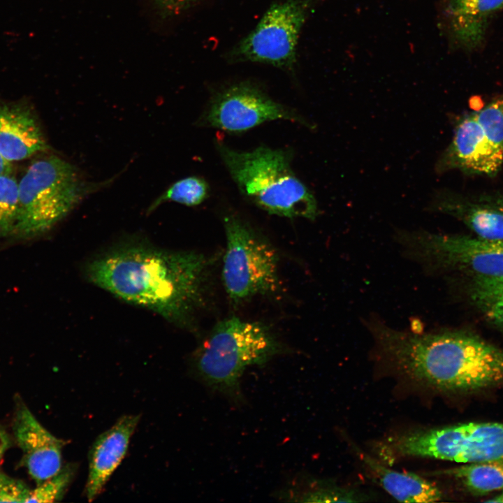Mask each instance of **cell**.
I'll list each match as a JSON object with an SVG mask.
<instances>
[{
    "mask_svg": "<svg viewBox=\"0 0 503 503\" xmlns=\"http://www.w3.org/2000/svg\"><path fill=\"white\" fill-rule=\"evenodd\" d=\"M487 502H503V493L496 496L494 499L488 500Z\"/></svg>",
    "mask_w": 503,
    "mask_h": 503,
    "instance_id": "83f0119b",
    "label": "cell"
},
{
    "mask_svg": "<svg viewBox=\"0 0 503 503\" xmlns=\"http://www.w3.org/2000/svg\"><path fill=\"white\" fill-rule=\"evenodd\" d=\"M140 415H124L94 441L89 452L88 476L85 495L94 500L125 457Z\"/></svg>",
    "mask_w": 503,
    "mask_h": 503,
    "instance_id": "5bb4252c",
    "label": "cell"
},
{
    "mask_svg": "<svg viewBox=\"0 0 503 503\" xmlns=\"http://www.w3.org/2000/svg\"><path fill=\"white\" fill-rule=\"evenodd\" d=\"M198 0H153L157 8L166 15L178 14Z\"/></svg>",
    "mask_w": 503,
    "mask_h": 503,
    "instance_id": "d4e9b609",
    "label": "cell"
},
{
    "mask_svg": "<svg viewBox=\"0 0 503 503\" xmlns=\"http://www.w3.org/2000/svg\"><path fill=\"white\" fill-rule=\"evenodd\" d=\"M219 156L241 194L269 214L314 220L319 214L312 191L296 176L289 150L261 145L237 150L217 141Z\"/></svg>",
    "mask_w": 503,
    "mask_h": 503,
    "instance_id": "3957f363",
    "label": "cell"
},
{
    "mask_svg": "<svg viewBox=\"0 0 503 503\" xmlns=\"http://www.w3.org/2000/svg\"><path fill=\"white\" fill-rule=\"evenodd\" d=\"M400 240L419 261L462 272L471 279L503 277V242L476 235L404 233Z\"/></svg>",
    "mask_w": 503,
    "mask_h": 503,
    "instance_id": "ba28073f",
    "label": "cell"
},
{
    "mask_svg": "<svg viewBox=\"0 0 503 503\" xmlns=\"http://www.w3.org/2000/svg\"><path fill=\"white\" fill-rule=\"evenodd\" d=\"M210 186L207 182L198 176H189L172 184L149 207L151 212L164 202L172 201L186 206H196L209 196Z\"/></svg>",
    "mask_w": 503,
    "mask_h": 503,
    "instance_id": "ffe728a7",
    "label": "cell"
},
{
    "mask_svg": "<svg viewBox=\"0 0 503 503\" xmlns=\"http://www.w3.org/2000/svg\"><path fill=\"white\" fill-rule=\"evenodd\" d=\"M49 146L32 114L16 105H0V154L8 162L24 160Z\"/></svg>",
    "mask_w": 503,
    "mask_h": 503,
    "instance_id": "9a60e30c",
    "label": "cell"
},
{
    "mask_svg": "<svg viewBox=\"0 0 503 503\" xmlns=\"http://www.w3.org/2000/svg\"><path fill=\"white\" fill-rule=\"evenodd\" d=\"M211 261L202 253L131 243L92 260L85 273L96 286L182 328L205 307Z\"/></svg>",
    "mask_w": 503,
    "mask_h": 503,
    "instance_id": "6da1fadb",
    "label": "cell"
},
{
    "mask_svg": "<svg viewBox=\"0 0 503 503\" xmlns=\"http://www.w3.org/2000/svg\"><path fill=\"white\" fill-rule=\"evenodd\" d=\"M393 455L472 463L503 458V423L470 422L397 436Z\"/></svg>",
    "mask_w": 503,
    "mask_h": 503,
    "instance_id": "52a82bcc",
    "label": "cell"
},
{
    "mask_svg": "<svg viewBox=\"0 0 503 503\" xmlns=\"http://www.w3.org/2000/svg\"><path fill=\"white\" fill-rule=\"evenodd\" d=\"M224 226L222 279L229 298L239 303L277 291L279 258L273 247L235 214L226 216Z\"/></svg>",
    "mask_w": 503,
    "mask_h": 503,
    "instance_id": "8992f818",
    "label": "cell"
},
{
    "mask_svg": "<svg viewBox=\"0 0 503 503\" xmlns=\"http://www.w3.org/2000/svg\"><path fill=\"white\" fill-rule=\"evenodd\" d=\"M12 172V166L0 154V175Z\"/></svg>",
    "mask_w": 503,
    "mask_h": 503,
    "instance_id": "4316f807",
    "label": "cell"
},
{
    "mask_svg": "<svg viewBox=\"0 0 503 503\" xmlns=\"http://www.w3.org/2000/svg\"><path fill=\"white\" fill-rule=\"evenodd\" d=\"M14 432L23 453V463L37 485L61 470L66 441L50 433L23 403L17 406Z\"/></svg>",
    "mask_w": 503,
    "mask_h": 503,
    "instance_id": "4fadbf2b",
    "label": "cell"
},
{
    "mask_svg": "<svg viewBox=\"0 0 503 503\" xmlns=\"http://www.w3.org/2000/svg\"><path fill=\"white\" fill-rule=\"evenodd\" d=\"M105 182L83 179L78 170L51 155L33 162L19 181V212L14 234L38 235L64 218L85 197Z\"/></svg>",
    "mask_w": 503,
    "mask_h": 503,
    "instance_id": "277c9868",
    "label": "cell"
},
{
    "mask_svg": "<svg viewBox=\"0 0 503 503\" xmlns=\"http://www.w3.org/2000/svg\"><path fill=\"white\" fill-rule=\"evenodd\" d=\"M473 494L486 495L503 488V458L466 463L446 471Z\"/></svg>",
    "mask_w": 503,
    "mask_h": 503,
    "instance_id": "ac0fdd59",
    "label": "cell"
},
{
    "mask_svg": "<svg viewBox=\"0 0 503 503\" xmlns=\"http://www.w3.org/2000/svg\"><path fill=\"white\" fill-rule=\"evenodd\" d=\"M475 115L490 141L503 152V95L475 112Z\"/></svg>",
    "mask_w": 503,
    "mask_h": 503,
    "instance_id": "603a6c76",
    "label": "cell"
},
{
    "mask_svg": "<svg viewBox=\"0 0 503 503\" xmlns=\"http://www.w3.org/2000/svg\"><path fill=\"white\" fill-rule=\"evenodd\" d=\"M280 349L266 326L233 316L214 326L198 351L194 367L212 388L237 396L245 369L265 363Z\"/></svg>",
    "mask_w": 503,
    "mask_h": 503,
    "instance_id": "5b68a950",
    "label": "cell"
},
{
    "mask_svg": "<svg viewBox=\"0 0 503 503\" xmlns=\"http://www.w3.org/2000/svg\"><path fill=\"white\" fill-rule=\"evenodd\" d=\"M19 212V182L12 172L0 175V236L14 234Z\"/></svg>",
    "mask_w": 503,
    "mask_h": 503,
    "instance_id": "44dd1931",
    "label": "cell"
},
{
    "mask_svg": "<svg viewBox=\"0 0 503 503\" xmlns=\"http://www.w3.org/2000/svg\"><path fill=\"white\" fill-rule=\"evenodd\" d=\"M374 338L402 374L425 386L448 392L503 386V349L471 333L415 334L381 325Z\"/></svg>",
    "mask_w": 503,
    "mask_h": 503,
    "instance_id": "7a4b0ae2",
    "label": "cell"
},
{
    "mask_svg": "<svg viewBox=\"0 0 503 503\" xmlns=\"http://www.w3.org/2000/svg\"><path fill=\"white\" fill-rule=\"evenodd\" d=\"M469 296L489 321L503 328V277L471 279Z\"/></svg>",
    "mask_w": 503,
    "mask_h": 503,
    "instance_id": "d6986e66",
    "label": "cell"
},
{
    "mask_svg": "<svg viewBox=\"0 0 503 503\" xmlns=\"http://www.w3.org/2000/svg\"><path fill=\"white\" fill-rule=\"evenodd\" d=\"M430 207L456 218L474 235L503 242V191L467 195L442 190Z\"/></svg>",
    "mask_w": 503,
    "mask_h": 503,
    "instance_id": "7c38bea8",
    "label": "cell"
},
{
    "mask_svg": "<svg viewBox=\"0 0 503 503\" xmlns=\"http://www.w3.org/2000/svg\"><path fill=\"white\" fill-rule=\"evenodd\" d=\"M502 8L503 0H448L444 13L453 39L465 50L478 48L492 17Z\"/></svg>",
    "mask_w": 503,
    "mask_h": 503,
    "instance_id": "2e32d148",
    "label": "cell"
},
{
    "mask_svg": "<svg viewBox=\"0 0 503 503\" xmlns=\"http://www.w3.org/2000/svg\"><path fill=\"white\" fill-rule=\"evenodd\" d=\"M503 166V152L488 138L475 112L457 122L453 138L436 163V171L458 170L469 175L493 176Z\"/></svg>",
    "mask_w": 503,
    "mask_h": 503,
    "instance_id": "8fae6325",
    "label": "cell"
},
{
    "mask_svg": "<svg viewBox=\"0 0 503 503\" xmlns=\"http://www.w3.org/2000/svg\"><path fill=\"white\" fill-rule=\"evenodd\" d=\"M31 489L22 481L0 472V502H26Z\"/></svg>",
    "mask_w": 503,
    "mask_h": 503,
    "instance_id": "cb8c5ba5",
    "label": "cell"
},
{
    "mask_svg": "<svg viewBox=\"0 0 503 503\" xmlns=\"http://www.w3.org/2000/svg\"><path fill=\"white\" fill-rule=\"evenodd\" d=\"M8 446L9 439L6 433L0 429V463Z\"/></svg>",
    "mask_w": 503,
    "mask_h": 503,
    "instance_id": "484cf974",
    "label": "cell"
},
{
    "mask_svg": "<svg viewBox=\"0 0 503 503\" xmlns=\"http://www.w3.org/2000/svg\"><path fill=\"white\" fill-rule=\"evenodd\" d=\"M275 120H288L313 128L294 110L273 100L257 85L244 82L216 93L197 123L238 133Z\"/></svg>",
    "mask_w": 503,
    "mask_h": 503,
    "instance_id": "30bf717a",
    "label": "cell"
},
{
    "mask_svg": "<svg viewBox=\"0 0 503 503\" xmlns=\"http://www.w3.org/2000/svg\"><path fill=\"white\" fill-rule=\"evenodd\" d=\"M76 465L68 464L53 476L38 484L31 490L27 502L48 503L61 500L76 474Z\"/></svg>",
    "mask_w": 503,
    "mask_h": 503,
    "instance_id": "7402d4cb",
    "label": "cell"
},
{
    "mask_svg": "<svg viewBox=\"0 0 503 503\" xmlns=\"http://www.w3.org/2000/svg\"><path fill=\"white\" fill-rule=\"evenodd\" d=\"M314 0H286L272 4L235 48L244 61L291 68L302 27Z\"/></svg>",
    "mask_w": 503,
    "mask_h": 503,
    "instance_id": "9c48e42d",
    "label": "cell"
},
{
    "mask_svg": "<svg viewBox=\"0 0 503 503\" xmlns=\"http://www.w3.org/2000/svg\"><path fill=\"white\" fill-rule=\"evenodd\" d=\"M360 458L379 485L399 502H432L442 498L435 483L416 474L390 469L364 453Z\"/></svg>",
    "mask_w": 503,
    "mask_h": 503,
    "instance_id": "e0dca14e",
    "label": "cell"
}]
</instances>
